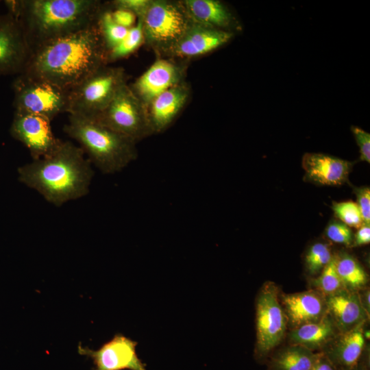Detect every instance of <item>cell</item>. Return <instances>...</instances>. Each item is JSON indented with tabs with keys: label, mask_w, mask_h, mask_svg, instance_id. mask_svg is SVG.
<instances>
[{
	"label": "cell",
	"mask_w": 370,
	"mask_h": 370,
	"mask_svg": "<svg viewBox=\"0 0 370 370\" xmlns=\"http://www.w3.org/2000/svg\"><path fill=\"white\" fill-rule=\"evenodd\" d=\"M287 319L295 327L321 320L327 314L325 299L318 291L284 295Z\"/></svg>",
	"instance_id": "obj_19"
},
{
	"label": "cell",
	"mask_w": 370,
	"mask_h": 370,
	"mask_svg": "<svg viewBox=\"0 0 370 370\" xmlns=\"http://www.w3.org/2000/svg\"><path fill=\"white\" fill-rule=\"evenodd\" d=\"M318 292L326 297L334 295L345 287L336 268V256H333L330 262L321 271L319 276L313 282Z\"/></svg>",
	"instance_id": "obj_26"
},
{
	"label": "cell",
	"mask_w": 370,
	"mask_h": 370,
	"mask_svg": "<svg viewBox=\"0 0 370 370\" xmlns=\"http://www.w3.org/2000/svg\"><path fill=\"white\" fill-rule=\"evenodd\" d=\"M145 42L164 58L193 23L181 1L151 0L142 18Z\"/></svg>",
	"instance_id": "obj_5"
},
{
	"label": "cell",
	"mask_w": 370,
	"mask_h": 370,
	"mask_svg": "<svg viewBox=\"0 0 370 370\" xmlns=\"http://www.w3.org/2000/svg\"><path fill=\"white\" fill-rule=\"evenodd\" d=\"M190 95L189 84L184 81L162 92L147 106L153 134L165 131L174 121Z\"/></svg>",
	"instance_id": "obj_15"
},
{
	"label": "cell",
	"mask_w": 370,
	"mask_h": 370,
	"mask_svg": "<svg viewBox=\"0 0 370 370\" xmlns=\"http://www.w3.org/2000/svg\"><path fill=\"white\" fill-rule=\"evenodd\" d=\"M193 23L234 34L241 25L235 14L219 0H182Z\"/></svg>",
	"instance_id": "obj_17"
},
{
	"label": "cell",
	"mask_w": 370,
	"mask_h": 370,
	"mask_svg": "<svg viewBox=\"0 0 370 370\" xmlns=\"http://www.w3.org/2000/svg\"><path fill=\"white\" fill-rule=\"evenodd\" d=\"M301 165L306 182L319 186H340L348 180L353 163L330 155L306 153Z\"/></svg>",
	"instance_id": "obj_16"
},
{
	"label": "cell",
	"mask_w": 370,
	"mask_h": 370,
	"mask_svg": "<svg viewBox=\"0 0 370 370\" xmlns=\"http://www.w3.org/2000/svg\"><path fill=\"white\" fill-rule=\"evenodd\" d=\"M325 235L330 241L336 243L347 246L353 243L354 234L351 227L338 219H333L328 223L325 228Z\"/></svg>",
	"instance_id": "obj_29"
},
{
	"label": "cell",
	"mask_w": 370,
	"mask_h": 370,
	"mask_svg": "<svg viewBox=\"0 0 370 370\" xmlns=\"http://www.w3.org/2000/svg\"><path fill=\"white\" fill-rule=\"evenodd\" d=\"M186 69L185 61L158 58L145 72L129 86L147 108L158 95L185 81Z\"/></svg>",
	"instance_id": "obj_11"
},
{
	"label": "cell",
	"mask_w": 370,
	"mask_h": 370,
	"mask_svg": "<svg viewBox=\"0 0 370 370\" xmlns=\"http://www.w3.org/2000/svg\"><path fill=\"white\" fill-rule=\"evenodd\" d=\"M18 180L56 207L86 196L94 176L79 146L63 141L51 155L17 169Z\"/></svg>",
	"instance_id": "obj_2"
},
{
	"label": "cell",
	"mask_w": 370,
	"mask_h": 370,
	"mask_svg": "<svg viewBox=\"0 0 370 370\" xmlns=\"http://www.w3.org/2000/svg\"><path fill=\"white\" fill-rule=\"evenodd\" d=\"M256 344L258 358H266L282 341L287 317L279 302L278 288L273 282L265 283L256 299Z\"/></svg>",
	"instance_id": "obj_9"
},
{
	"label": "cell",
	"mask_w": 370,
	"mask_h": 370,
	"mask_svg": "<svg viewBox=\"0 0 370 370\" xmlns=\"http://www.w3.org/2000/svg\"><path fill=\"white\" fill-rule=\"evenodd\" d=\"M234 35L193 23L164 58L187 60L201 56L225 45Z\"/></svg>",
	"instance_id": "obj_14"
},
{
	"label": "cell",
	"mask_w": 370,
	"mask_h": 370,
	"mask_svg": "<svg viewBox=\"0 0 370 370\" xmlns=\"http://www.w3.org/2000/svg\"><path fill=\"white\" fill-rule=\"evenodd\" d=\"M356 204L360 209L365 225L370 224V188L369 186L354 188Z\"/></svg>",
	"instance_id": "obj_32"
},
{
	"label": "cell",
	"mask_w": 370,
	"mask_h": 370,
	"mask_svg": "<svg viewBox=\"0 0 370 370\" xmlns=\"http://www.w3.org/2000/svg\"><path fill=\"white\" fill-rule=\"evenodd\" d=\"M336 268L345 288H359L368 280L367 273L360 264L347 254L336 256Z\"/></svg>",
	"instance_id": "obj_23"
},
{
	"label": "cell",
	"mask_w": 370,
	"mask_h": 370,
	"mask_svg": "<svg viewBox=\"0 0 370 370\" xmlns=\"http://www.w3.org/2000/svg\"><path fill=\"white\" fill-rule=\"evenodd\" d=\"M151 0H114L108 3L112 9H122L134 14L137 18H142Z\"/></svg>",
	"instance_id": "obj_30"
},
{
	"label": "cell",
	"mask_w": 370,
	"mask_h": 370,
	"mask_svg": "<svg viewBox=\"0 0 370 370\" xmlns=\"http://www.w3.org/2000/svg\"><path fill=\"white\" fill-rule=\"evenodd\" d=\"M356 142L359 147L360 159L370 162V134L357 126H352Z\"/></svg>",
	"instance_id": "obj_31"
},
{
	"label": "cell",
	"mask_w": 370,
	"mask_h": 370,
	"mask_svg": "<svg viewBox=\"0 0 370 370\" xmlns=\"http://www.w3.org/2000/svg\"><path fill=\"white\" fill-rule=\"evenodd\" d=\"M311 370H338L334 364L323 353L319 355Z\"/></svg>",
	"instance_id": "obj_35"
},
{
	"label": "cell",
	"mask_w": 370,
	"mask_h": 370,
	"mask_svg": "<svg viewBox=\"0 0 370 370\" xmlns=\"http://www.w3.org/2000/svg\"><path fill=\"white\" fill-rule=\"evenodd\" d=\"M143 42H145V40L143 22L142 19L138 18L136 23L129 29L123 40L108 52V64L130 56Z\"/></svg>",
	"instance_id": "obj_25"
},
{
	"label": "cell",
	"mask_w": 370,
	"mask_h": 370,
	"mask_svg": "<svg viewBox=\"0 0 370 370\" xmlns=\"http://www.w3.org/2000/svg\"><path fill=\"white\" fill-rule=\"evenodd\" d=\"M30 54L18 22L9 12L0 14V76L22 73Z\"/></svg>",
	"instance_id": "obj_13"
},
{
	"label": "cell",
	"mask_w": 370,
	"mask_h": 370,
	"mask_svg": "<svg viewBox=\"0 0 370 370\" xmlns=\"http://www.w3.org/2000/svg\"><path fill=\"white\" fill-rule=\"evenodd\" d=\"M370 242V226L369 225H363L362 227L358 229L355 236H354V240L352 245L354 246H361L369 244Z\"/></svg>",
	"instance_id": "obj_34"
},
{
	"label": "cell",
	"mask_w": 370,
	"mask_h": 370,
	"mask_svg": "<svg viewBox=\"0 0 370 370\" xmlns=\"http://www.w3.org/2000/svg\"><path fill=\"white\" fill-rule=\"evenodd\" d=\"M136 345L137 342L117 334L97 350L81 344L77 350L79 354L92 360L93 370H146L136 354Z\"/></svg>",
	"instance_id": "obj_12"
},
{
	"label": "cell",
	"mask_w": 370,
	"mask_h": 370,
	"mask_svg": "<svg viewBox=\"0 0 370 370\" xmlns=\"http://www.w3.org/2000/svg\"><path fill=\"white\" fill-rule=\"evenodd\" d=\"M1 2V1H0Z\"/></svg>",
	"instance_id": "obj_38"
},
{
	"label": "cell",
	"mask_w": 370,
	"mask_h": 370,
	"mask_svg": "<svg viewBox=\"0 0 370 370\" xmlns=\"http://www.w3.org/2000/svg\"><path fill=\"white\" fill-rule=\"evenodd\" d=\"M92 118L136 143L153 135L147 108L127 83L107 107Z\"/></svg>",
	"instance_id": "obj_8"
},
{
	"label": "cell",
	"mask_w": 370,
	"mask_h": 370,
	"mask_svg": "<svg viewBox=\"0 0 370 370\" xmlns=\"http://www.w3.org/2000/svg\"><path fill=\"white\" fill-rule=\"evenodd\" d=\"M369 291L367 292L365 295V301L366 302V307H368V310H369Z\"/></svg>",
	"instance_id": "obj_36"
},
{
	"label": "cell",
	"mask_w": 370,
	"mask_h": 370,
	"mask_svg": "<svg viewBox=\"0 0 370 370\" xmlns=\"http://www.w3.org/2000/svg\"><path fill=\"white\" fill-rule=\"evenodd\" d=\"M325 304L330 317L343 333L363 324L367 310L356 293L343 290L326 297Z\"/></svg>",
	"instance_id": "obj_18"
},
{
	"label": "cell",
	"mask_w": 370,
	"mask_h": 370,
	"mask_svg": "<svg viewBox=\"0 0 370 370\" xmlns=\"http://www.w3.org/2000/svg\"><path fill=\"white\" fill-rule=\"evenodd\" d=\"M336 325L327 314L319 321L296 327L290 334L293 345L312 351L328 343L335 336Z\"/></svg>",
	"instance_id": "obj_21"
},
{
	"label": "cell",
	"mask_w": 370,
	"mask_h": 370,
	"mask_svg": "<svg viewBox=\"0 0 370 370\" xmlns=\"http://www.w3.org/2000/svg\"><path fill=\"white\" fill-rule=\"evenodd\" d=\"M332 257L333 255L328 244L317 243L312 245L305 256V263L308 271L311 275L321 273Z\"/></svg>",
	"instance_id": "obj_27"
},
{
	"label": "cell",
	"mask_w": 370,
	"mask_h": 370,
	"mask_svg": "<svg viewBox=\"0 0 370 370\" xmlns=\"http://www.w3.org/2000/svg\"><path fill=\"white\" fill-rule=\"evenodd\" d=\"M127 79L122 67L101 66L69 90L67 113L97 116L127 84Z\"/></svg>",
	"instance_id": "obj_6"
},
{
	"label": "cell",
	"mask_w": 370,
	"mask_h": 370,
	"mask_svg": "<svg viewBox=\"0 0 370 370\" xmlns=\"http://www.w3.org/2000/svg\"><path fill=\"white\" fill-rule=\"evenodd\" d=\"M319 354L304 347L293 345L276 354L271 359V370H311Z\"/></svg>",
	"instance_id": "obj_22"
},
{
	"label": "cell",
	"mask_w": 370,
	"mask_h": 370,
	"mask_svg": "<svg viewBox=\"0 0 370 370\" xmlns=\"http://www.w3.org/2000/svg\"><path fill=\"white\" fill-rule=\"evenodd\" d=\"M358 366L353 370H358Z\"/></svg>",
	"instance_id": "obj_37"
},
{
	"label": "cell",
	"mask_w": 370,
	"mask_h": 370,
	"mask_svg": "<svg viewBox=\"0 0 370 370\" xmlns=\"http://www.w3.org/2000/svg\"><path fill=\"white\" fill-rule=\"evenodd\" d=\"M107 55L96 21L36 47L23 73L70 90L98 69L108 65Z\"/></svg>",
	"instance_id": "obj_1"
},
{
	"label": "cell",
	"mask_w": 370,
	"mask_h": 370,
	"mask_svg": "<svg viewBox=\"0 0 370 370\" xmlns=\"http://www.w3.org/2000/svg\"><path fill=\"white\" fill-rule=\"evenodd\" d=\"M63 130L103 174L120 172L138 157L136 142L92 117L69 114Z\"/></svg>",
	"instance_id": "obj_4"
},
{
	"label": "cell",
	"mask_w": 370,
	"mask_h": 370,
	"mask_svg": "<svg viewBox=\"0 0 370 370\" xmlns=\"http://www.w3.org/2000/svg\"><path fill=\"white\" fill-rule=\"evenodd\" d=\"M97 23L108 52L123 40L129 30L114 21L112 8L108 3L102 4Z\"/></svg>",
	"instance_id": "obj_24"
},
{
	"label": "cell",
	"mask_w": 370,
	"mask_h": 370,
	"mask_svg": "<svg viewBox=\"0 0 370 370\" xmlns=\"http://www.w3.org/2000/svg\"><path fill=\"white\" fill-rule=\"evenodd\" d=\"M332 208L338 220L349 227L360 228L364 224L360 209L353 201L332 202Z\"/></svg>",
	"instance_id": "obj_28"
},
{
	"label": "cell",
	"mask_w": 370,
	"mask_h": 370,
	"mask_svg": "<svg viewBox=\"0 0 370 370\" xmlns=\"http://www.w3.org/2000/svg\"><path fill=\"white\" fill-rule=\"evenodd\" d=\"M51 122L41 115L14 111L10 132L37 160L52 154L62 142L55 136Z\"/></svg>",
	"instance_id": "obj_10"
},
{
	"label": "cell",
	"mask_w": 370,
	"mask_h": 370,
	"mask_svg": "<svg viewBox=\"0 0 370 370\" xmlns=\"http://www.w3.org/2000/svg\"><path fill=\"white\" fill-rule=\"evenodd\" d=\"M112 16L118 25L128 29L132 27L137 21L136 16L125 10L112 8Z\"/></svg>",
	"instance_id": "obj_33"
},
{
	"label": "cell",
	"mask_w": 370,
	"mask_h": 370,
	"mask_svg": "<svg viewBox=\"0 0 370 370\" xmlns=\"http://www.w3.org/2000/svg\"><path fill=\"white\" fill-rule=\"evenodd\" d=\"M18 22L30 51L47 41L96 23L103 3L97 0L5 1Z\"/></svg>",
	"instance_id": "obj_3"
},
{
	"label": "cell",
	"mask_w": 370,
	"mask_h": 370,
	"mask_svg": "<svg viewBox=\"0 0 370 370\" xmlns=\"http://www.w3.org/2000/svg\"><path fill=\"white\" fill-rule=\"evenodd\" d=\"M365 346L362 324L344 332L339 340L323 352L338 370H353L360 363Z\"/></svg>",
	"instance_id": "obj_20"
},
{
	"label": "cell",
	"mask_w": 370,
	"mask_h": 370,
	"mask_svg": "<svg viewBox=\"0 0 370 370\" xmlns=\"http://www.w3.org/2000/svg\"><path fill=\"white\" fill-rule=\"evenodd\" d=\"M12 86L14 111L41 115L51 121L67 112L68 90L24 73L17 75Z\"/></svg>",
	"instance_id": "obj_7"
}]
</instances>
